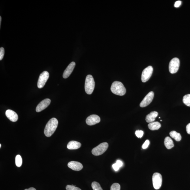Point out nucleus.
I'll list each match as a JSON object with an SVG mask.
<instances>
[{
	"mask_svg": "<svg viewBox=\"0 0 190 190\" xmlns=\"http://www.w3.org/2000/svg\"><path fill=\"white\" fill-rule=\"evenodd\" d=\"M58 125V121L56 118H53L50 119L45 127V135L47 137L52 136L57 129Z\"/></svg>",
	"mask_w": 190,
	"mask_h": 190,
	"instance_id": "1",
	"label": "nucleus"
},
{
	"mask_svg": "<svg viewBox=\"0 0 190 190\" xmlns=\"http://www.w3.org/2000/svg\"><path fill=\"white\" fill-rule=\"evenodd\" d=\"M111 90L114 94L120 96L124 95L126 92V89L122 83L118 81L112 83Z\"/></svg>",
	"mask_w": 190,
	"mask_h": 190,
	"instance_id": "2",
	"label": "nucleus"
},
{
	"mask_svg": "<svg viewBox=\"0 0 190 190\" xmlns=\"http://www.w3.org/2000/svg\"><path fill=\"white\" fill-rule=\"evenodd\" d=\"M95 82L93 77L91 75H88L86 76L85 80V91L87 94H92L95 87Z\"/></svg>",
	"mask_w": 190,
	"mask_h": 190,
	"instance_id": "3",
	"label": "nucleus"
},
{
	"mask_svg": "<svg viewBox=\"0 0 190 190\" xmlns=\"http://www.w3.org/2000/svg\"><path fill=\"white\" fill-rule=\"evenodd\" d=\"M108 144L107 143L104 142L98 145L93 149L92 153L94 155L99 156L103 154L107 150Z\"/></svg>",
	"mask_w": 190,
	"mask_h": 190,
	"instance_id": "4",
	"label": "nucleus"
},
{
	"mask_svg": "<svg viewBox=\"0 0 190 190\" xmlns=\"http://www.w3.org/2000/svg\"><path fill=\"white\" fill-rule=\"evenodd\" d=\"M180 61L179 59L175 57L170 61L169 66V72L171 73L174 74L178 71L180 67Z\"/></svg>",
	"mask_w": 190,
	"mask_h": 190,
	"instance_id": "5",
	"label": "nucleus"
},
{
	"mask_svg": "<svg viewBox=\"0 0 190 190\" xmlns=\"http://www.w3.org/2000/svg\"><path fill=\"white\" fill-rule=\"evenodd\" d=\"M152 180L154 188L156 190L159 189L162 184V178L161 175L159 173H155L153 176Z\"/></svg>",
	"mask_w": 190,
	"mask_h": 190,
	"instance_id": "6",
	"label": "nucleus"
},
{
	"mask_svg": "<svg viewBox=\"0 0 190 190\" xmlns=\"http://www.w3.org/2000/svg\"><path fill=\"white\" fill-rule=\"evenodd\" d=\"M50 76L49 72L44 71L40 75L37 82V87L39 89L43 88Z\"/></svg>",
	"mask_w": 190,
	"mask_h": 190,
	"instance_id": "7",
	"label": "nucleus"
},
{
	"mask_svg": "<svg viewBox=\"0 0 190 190\" xmlns=\"http://www.w3.org/2000/svg\"><path fill=\"white\" fill-rule=\"evenodd\" d=\"M153 71L151 66H149L143 70L141 76V80L143 82L148 81L152 76Z\"/></svg>",
	"mask_w": 190,
	"mask_h": 190,
	"instance_id": "8",
	"label": "nucleus"
},
{
	"mask_svg": "<svg viewBox=\"0 0 190 190\" xmlns=\"http://www.w3.org/2000/svg\"><path fill=\"white\" fill-rule=\"evenodd\" d=\"M154 94L152 91L149 93L143 100L140 104V107L144 108L148 106L152 101Z\"/></svg>",
	"mask_w": 190,
	"mask_h": 190,
	"instance_id": "9",
	"label": "nucleus"
},
{
	"mask_svg": "<svg viewBox=\"0 0 190 190\" xmlns=\"http://www.w3.org/2000/svg\"><path fill=\"white\" fill-rule=\"evenodd\" d=\"M51 100L50 99H46L43 100L38 104L36 108V111L39 112L47 108L50 104Z\"/></svg>",
	"mask_w": 190,
	"mask_h": 190,
	"instance_id": "10",
	"label": "nucleus"
},
{
	"mask_svg": "<svg viewBox=\"0 0 190 190\" xmlns=\"http://www.w3.org/2000/svg\"><path fill=\"white\" fill-rule=\"evenodd\" d=\"M100 121V117L97 115L93 114L87 117L86 123L89 125H93L99 123Z\"/></svg>",
	"mask_w": 190,
	"mask_h": 190,
	"instance_id": "11",
	"label": "nucleus"
},
{
	"mask_svg": "<svg viewBox=\"0 0 190 190\" xmlns=\"http://www.w3.org/2000/svg\"><path fill=\"white\" fill-rule=\"evenodd\" d=\"M75 66L76 63L74 62H72L68 66L63 72V77L64 79L67 78L70 75Z\"/></svg>",
	"mask_w": 190,
	"mask_h": 190,
	"instance_id": "12",
	"label": "nucleus"
},
{
	"mask_svg": "<svg viewBox=\"0 0 190 190\" xmlns=\"http://www.w3.org/2000/svg\"><path fill=\"white\" fill-rule=\"evenodd\" d=\"M5 115L7 118L13 122H16L18 120V114L13 111L11 110H7L6 111Z\"/></svg>",
	"mask_w": 190,
	"mask_h": 190,
	"instance_id": "13",
	"label": "nucleus"
},
{
	"mask_svg": "<svg viewBox=\"0 0 190 190\" xmlns=\"http://www.w3.org/2000/svg\"><path fill=\"white\" fill-rule=\"evenodd\" d=\"M68 167L75 171H80L83 168L82 164L76 161H71L68 163Z\"/></svg>",
	"mask_w": 190,
	"mask_h": 190,
	"instance_id": "14",
	"label": "nucleus"
},
{
	"mask_svg": "<svg viewBox=\"0 0 190 190\" xmlns=\"http://www.w3.org/2000/svg\"><path fill=\"white\" fill-rule=\"evenodd\" d=\"M82 144L80 142L76 141H71L67 144V148L70 150H74L80 148Z\"/></svg>",
	"mask_w": 190,
	"mask_h": 190,
	"instance_id": "15",
	"label": "nucleus"
},
{
	"mask_svg": "<svg viewBox=\"0 0 190 190\" xmlns=\"http://www.w3.org/2000/svg\"><path fill=\"white\" fill-rule=\"evenodd\" d=\"M158 113L156 111L151 112L149 114L147 115L146 120L147 122L151 123L154 122L155 118H156Z\"/></svg>",
	"mask_w": 190,
	"mask_h": 190,
	"instance_id": "16",
	"label": "nucleus"
},
{
	"mask_svg": "<svg viewBox=\"0 0 190 190\" xmlns=\"http://www.w3.org/2000/svg\"><path fill=\"white\" fill-rule=\"evenodd\" d=\"M164 144L166 148L168 149H172L174 147L173 142L172 139L167 137L164 139Z\"/></svg>",
	"mask_w": 190,
	"mask_h": 190,
	"instance_id": "17",
	"label": "nucleus"
},
{
	"mask_svg": "<svg viewBox=\"0 0 190 190\" xmlns=\"http://www.w3.org/2000/svg\"><path fill=\"white\" fill-rule=\"evenodd\" d=\"M148 127L149 129L152 131L159 130L161 127V124L157 121H155L149 124Z\"/></svg>",
	"mask_w": 190,
	"mask_h": 190,
	"instance_id": "18",
	"label": "nucleus"
},
{
	"mask_svg": "<svg viewBox=\"0 0 190 190\" xmlns=\"http://www.w3.org/2000/svg\"><path fill=\"white\" fill-rule=\"evenodd\" d=\"M170 135L171 137L174 138L176 141H180L181 140V136L180 133H178L176 131H173L170 132Z\"/></svg>",
	"mask_w": 190,
	"mask_h": 190,
	"instance_id": "19",
	"label": "nucleus"
},
{
	"mask_svg": "<svg viewBox=\"0 0 190 190\" xmlns=\"http://www.w3.org/2000/svg\"><path fill=\"white\" fill-rule=\"evenodd\" d=\"M183 102L185 105L190 107V94L185 95L183 97Z\"/></svg>",
	"mask_w": 190,
	"mask_h": 190,
	"instance_id": "20",
	"label": "nucleus"
},
{
	"mask_svg": "<svg viewBox=\"0 0 190 190\" xmlns=\"http://www.w3.org/2000/svg\"><path fill=\"white\" fill-rule=\"evenodd\" d=\"M15 162L16 165L18 167H20L22 164V157L20 155H18L16 156L15 158Z\"/></svg>",
	"mask_w": 190,
	"mask_h": 190,
	"instance_id": "21",
	"label": "nucleus"
},
{
	"mask_svg": "<svg viewBox=\"0 0 190 190\" xmlns=\"http://www.w3.org/2000/svg\"><path fill=\"white\" fill-rule=\"evenodd\" d=\"M92 187L93 190H103L99 183L93 182L92 184Z\"/></svg>",
	"mask_w": 190,
	"mask_h": 190,
	"instance_id": "22",
	"label": "nucleus"
},
{
	"mask_svg": "<svg viewBox=\"0 0 190 190\" xmlns=\"http://www.w3.org/2000/svg\"><path fill=\"white\" fill-rule=\"evenodd\" d=\"M120 185L118 183H114L111 186V190H120Z\"/></svg>",
	"mask_w": 190,
	"mask_h": 190,
	"instance_id": "23",
	"label": "nucleus"
},
{
	"mask_svg": "<svg viewBox=\"0 0 190 190\" xmlns=\"http://www.w3.org/2000/svg\"><path fill=\"white\" fill-rule=\"evenodd\" d=\"M66 189L67 190H82L79 188L76 187L73 185H68L66 187Z\"/></svg>",
	"mask_w": 190,
	"mask_h": 190,
	"instance_id": "24",
	"label": "nucleus"
},
{
	"mask_svg": "<svg viewBox=\"0 0 190 190\" xmlns=\"http://www.w3.org/2000/svg\"><path fill=\"white\" fill-rule=\"evenodd\" d=\"M136 135L139 138H142L144 132L142 130H137L135 132Z\"/></svg>",
	"mask_w": 190,
	"mask_h": 190,
	"instance_id": "25",
	"label": "nucleus"
},
{
	"mask_svg": "<svg viewBox=\"0 0 190 190\" xmlns=\"http://www.w3.org/2000/svg\"><path fill=\"white\" fill-rule=\"evenodd\" d=\"M4 54H5V51L3 47H1L0 48V60H2L3 59Z\"/></svg>",
	"mask_w": 190,
	"mask_h": 190,
	"instance_id": "26",
	"label": "nucleus"
},
{
	"mask_svg": "<svg viewBox=\"0 0 190 190\" xmlns=\"http://www.w3.org/2000/svg\"><path fill=\"white\" fill-rule=\"evenodd\" d=\"M149 144H150V141L148 140H147L143 144L142 146V148L143 149H146L148 148Z\"/></svg>",
	"mask_w": 190,
	"mask_h": 190,
	"instance_id": "27",
	"label": "nucleus"
},
{
	"mask_svg": "<svg viewBox=\"0 0 190 190\" xmlns=\"http://www.w3.org/2000/svg\"><path fill=\"white\" fill-rule=\"evenodd\" d=\"M112 167L115 171H118L119 168H120L116 163L113 164L112 165Z\"/></svg>",
	"mask_w": 190,
	"mask_h": 190,
	"instance_id": "28",
	"label": "nucleus"
},
{
	"mask_svg": "<svg viewBox=\"0 0 190 190\" xmlns=\"http://www.w3.org/2000/svg\"><path fill=\"white\" fill-rule=\"evenodd\" d=\"M181 3H182V2L180 1L176 2L174 4L175 7L176 8H178L181 5Z\"/></svg>",
	"mask_w": 190,
	"mask_h": 190,
	"instance_id": "29",
	"label": "nucleus"
},
{
	"mask_svg": "<svg viewBox=\"0 0 190 190\" xmlns=\"http://www.w3.org/2000/svg\"><path fill=\"white\" fill-rule=\"evenodd\" d=\"M116 163L120 168L123 165L122 162L120 161V160H117L116 162Z\"/></svg>",
	"mask_w": 190,
	"mask_h": 190,
	"instance_id": "30",
	"label": "nucleus"
},
{
	"mask_svg": "<svg viewBox=\"0 0 190 190\" xmlns=\"http://www.w3.org/2000/svg\"><path fill=\"white\" fill-rule=\"evenodd\" d=\"M186 131L188 134H190V123L187 125Z\"/></svg>",
	"mask_w": 190,
	"mask_h": 190,
	"instance_id": "31",
	"label": "nucleus"
},
{
	"mask_svg": "<svg viewBox=\"0 0 190 190\" xmlns=\"http://www.w3.org/2000/svg\"><path fill=\"white\" fill-rule=\"evenodd\" d=\"M24 190H36L35 188H34L31 187V188H29V189H25Z\"/></svg>",
	"mask_w": 190,
	"mask_h": 190,
	"instance_id": "32",
	"label": "nucleus"
},
{
	"mask_svg": "<svg viewBox=\"0 0 190 190\" xmlns=\"http://www.w3.org/2000/svg\"><path fill=\"white\" fill-rule=\"evenodd\" d=\"M1 20H2V18L1 17H0V26H1Z\"/></svg>",
	"mask_w": 190,
	"mask_h": 190,
	"instance_id": "33",
	"label": "nucleus"
},
{
	"mask_svg": "<svg viewBox=\"0 0 190 190\" xmlns=\"http://www.w3.org/2000/svg\"><path fill=\"white\" fill-rule=\"evenodd\" d=\"M1 144H0V148H1Z\"/></svg>",
	"mask_w": 190,
	"mask_h": 190,
	"instance_id": "34",
	"label": "nucleus"
}]
</instances>
